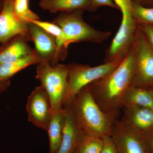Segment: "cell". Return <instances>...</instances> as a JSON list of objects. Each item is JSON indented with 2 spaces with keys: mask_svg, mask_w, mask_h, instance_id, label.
Here are the masks:
<instances>
[{
  "mask_svg": "<svg viewBox=\"0 0 153 153\" xmlns=\"http://www.w3.org/2000/svg\"><path fill=\"white\" fill-rule=\"evenodd\" d=\"M133 47L111 73L89 84L94 101L105 114L113 121L119 119L126 94L134 85Z\"/></svg>",
  "mask_w": 153,
  "mask_h": 153,
  "instance_id": "obj_1",
  "label": "cell"
},
{
  "mask_svg": "<svg viewBox=\"0 0 153 153\" xmlns=\"http://www.w3.org/2000/svg\"><path fill=\"white\" fill-rule=\"evenodd\" d=\"M63 108L80 131L100 137L111 135L113 121L94 101L88 85L68 100Z\"/></svg>",
  "mask_w": 153,
  "mask_h": 153,
  "instance_id": "obj_2",
  "label": "cell"
},
{
  "mask_svg": "<svg viewBox=\"0 0 153 153\" xmlns=\"http://www.w3.org/2000/svg\"><path fill=\"white\" fill-rule=\"evenodd\" d=\"M67 65L41 61L37 64L36 78L50 97L53 111L63 108L68 94Z\"/></svg>",
  "mask_w": 153,
  "mask_h": 153,
  "instance_id": "obj_3",
  "label": "cell"
},
{
  "mask_svg": "<svg viewBox=\"0 0 153 153\" xmlns=\"http://www.w3.org/2000/svg\"><path fill=\"white\" fill-rule=\"evenodd\" d=\"M83 12V10H77L61 13L52 22L63 30L72 43H100L109 38L111 32L96 30L84 22Z\"/></svg>",
  "mask_w": 153,
  "mask_h": 153,
  "instance_id": "obj_4",
  "label": "cell"
},
{
  "mask_svg": "<svg viewBox=\"0 0 153 153\" xmlns=\"http://www.w3.org/2000/svg\"><path fill=\"white\" fill-rule=\"evenodd\" d=\"M120 63H103L94 67L76 63L67 64L68 89L64 104L83 88L111 73Z\"/></svg>",
  "mask_w": 153,
  "mask_h": 153,
  "instance_id": "obj_5",
  "label": "cell"
},
{
  "mask_svg": "<svg viewBox=\"0 0 153 153\" xmlns=\"http://www.w3.org/2000/svg\"><path fill=\"white\" fill-rule=\"evenodd\" d=\"M133 47L135 63L134 85L153 88V48L139 26Z\"/></svg>",
  "mask_w": 153,
  "mask_h": 153,
  "instance_id": "obj_6",
  "label": "cell"
},
{
  "mask_svg": "<svg viewBox=\"0 0 153 153\" xmlns=\"http://www.w3.org/2000/svg\"><path fill=\"white\" fill-rule=\"evenodd\" d=\"M26 109L29 121L47 131L53 110L50 97L41 85L36 87L28 97Z\"/></svg>",
  "mask_w": 153,
  "mask_h": 153,
  "instance_id": "obj_7",
  "label": "cell"
},
{
  "mask_svg": "<svg viewBox=\"0 0 153 153\" xmlns=\"http://www.w3.org/2000/svg\"><path fill=\"white\" fill-rule=\"evenodd\" d=\"M111 137L119 153H147L144 138L121 120L113 121Z\"/></svg>",
  "mask_w": 153,
  "mask_h": 153,
  "instance_id": "obj_8",
  "label": "cell"
},
{
  "mask_svg": "<svg viewBox=\"0 0 153 153\" xmlns=\"http://www.w3.org/2000/svg\"><path fill=\"white\" fill-rule=\"evenodd\" d=\"M14 1L4 0L0 13V43L5 44L19 35L25 36L31 41L28 23L22 22L16 16L13 8Z\"/></svg>",
  "mask_w": 153,
  "mask_h": 153,
  "instance_id": "obj_9",
  "label": "cell"
},
{
  "mask_svg": "<svg viewBox=\"0 0 153 153\" xmlns=\"http://www.w3.org/2000/svg\"><path fill=\"white\" fill-rule=\"evenodd\" d=\"M121 120L134 131L146 137L153 132V110L126 105L123 108Z\"/></svg>",
  "mask_w": 153,
  "mask_h": 153,
  "instance_id": "obj_10",
  "label": "cell"
},
{
  "mask_svg": "<svg viewBox=\"0 0 153 153\" xmlns=\"http://www.w3.org/2000/svg\"><path fill=\"white\" fill-rule=\"evenodd\" d=\"M31 41L35 44L36 52L40 61L57 63V45L55 37L41 27L32 23H28Z\"/></svg>",
  "mask_w": 153,
  "mask_h": 153,
  "instance_id": "obj_11",
  "label": "cell"
},
{
  "mask_svg": "<svg viewBox=\"0 0 153 153\" xmlns=\"http://www.w3.org/2000/svg\"><path fill=\"white\" fill-rule=\"evenodd\" d=\"M28 41L26 37L21 35L9 40L0 50V65L16 61L32 53L34 49L29 46Z\"/></svg>",
  "mask_w": 153,
  "mask_h": 153,
  "instance_id": "obj_12",
  "label": "cell"
},
{
  "mask_svg": "<svg viewBox=\"0 0 153 153\" xmlns=\"http://www.w3.org/2000/svg\"><path fill=\"white\" fill-rule=\"evenodd\" d=\"M67 114V110L64 108L52 113L47 130L49 138V153H56L60 148Z\"/></svg>",
  "mask_w": 153,
  "mask_h": 153,
  "instance_id": "obj_13",
  "label": "cell"
},
{
  "mask_svg": "<svg viewBox=\"0 0 153 153\" xmlns=\"http://www.w3.org/2000/svg\"><path fill=\"white\" fill-rule=\"evenodd\" d=\"M39 6L43 10L54 13L77 10L94 12L90 0H40Z\"/></svg>",
  "mask_w": 153,
  "mask_h": 153,
  "instance_id": "obj_14",
  "label": "cell"
},
{
  "mask_svg": "<svg viewBox=\"0 0 153 153\" xmlns=\"http://www.w3.org/2000/svg\"><path fill=\"white\" fill-rule=\"evenodd\" d=\"M80 134V131L67 111L62 141L56 153H74L76 152Z\"/></svg>",
  "mask_w": 153,
  "mask_h": 153,
  "instance_id": "obj_15",
  "label": "cell"
},
{
  "mask_svg": "<svg viewBox=\"0 0 153 153\" xmlns=\"http://www.w3.org/2000/svg\"><path fill=\"white\" fill-rule=\"evenodd\" d=\"M40 60L37 52L34 51L30 55L16 60L0 65V81L9 80L12 76L27 68L28 66L38 64Z\"/></svg>",
  "mask_w": 153,
  "mask_h": 153,
  "instance_id": "obj_16",
  "label": "cell"
},
{
  "mask_svg": "<svg viewBox=\"0 0 153 153\" xmlns=\"http://www.w3.org/2000/svg\"><path fill=\"white\" fill-rule=\"evenodd\" d=\"M126 105H135L153 110V94L149 88L132 85L124 100L123 107Z\"/></svg>",
  "mask_w": 153,
  "mask_h": 153,
  "instance_id": "obj_17",
  "label": "cell"
},
{
  "mask_svg": "<svg viewBox=\"0 0 153 153\" xmlns=\"http://www.w3.org/2000/svg\"><path fill=\"white\" fill-rule=\"evenodd\" d=\"M80 136L76 150L77 153L101 152L103 144L102 138L88 134L80 131Z\"/></svg>",
  "mask_w": 153,
  "mask_h": 153,
  "instance_id": "obj_18",
  "label": "cell"
},
{
  "mask_svg": "<svg viewBox=\"0 0 153 153\" xmlns=\"http://www.w3.org/2000/svg\"><path fill=\"white\" fill-rule=\"evenodd\" d=\"M131 13L137 25L153 26V7H144L133 1Z\"/></svg>",
  "mask_w": 153,
  "mask_h": 153,
  "instance_id": "obj_19",
  "label": "cell"
},
{
  "mask_svg": "<svg viewBox=\"0 0 153 153\" xmlns=\"http://www.w3.org/2000/svg\"><path fill=\"white\" fill-rule=\"evenodd\" d=\"M13 8L17 17L25 23L40 20L38 15L29 8V0H14Z\"/></svg>",
  "mask_w": 153,
  "mask_h": 153,
  "instance_id": "obj_20",
  "label": "cell"
},
{
  "mask_svg": "<svg viewBox=\"0 0 153 153\" xmlns=\"http://www.w3.org/2000/svg\"><path fill=\"white\" fill-rule=\"evenodd\" d=\"M102 138L103 144L100 153H119L110 136H105Z\"/></svg>",
  "mask_w": 153,
  "mask_h": 153,
  "instance_id": "obj_21",
  "label": "cell"
},
{
  "mask_svg": "<svg viewBox=\"0 0 153 153\" xmlns=\"http://www.w3.org/2000/svg\"><path fill=\"white\" fill-rule=\"evenodd\" d=\"M90 1L94 11L102 6H107L118 10L113 0H90Z\"/></svg>",
  "mask_w": 153,
  "mask_h": 153,
  "instance_id": "obj_22",
  "label": "cell"
},
{
  "mask_svg": "<svg viewBox=\"0 0 153 153\" xmlns=\"http://www.w3.org/2000/svg\"><path fill=\"white\" fill-rule=\"evenodd\" d=\"M138 26L153 48V26L146 25H139Z\"/></svg>",
  "mask_w": 153,
  "mask_h": 153,
  "instance_id": "obj_23",
  "label": "cell"
},
{
  "mask_svg": "<svg viewBox=\"0 0 153 153\" xmlns=\"http://www.w3.org/2000/svg\"><path fill=\"white\" fill-rule=\"evenodd\" d=\"M144 139L147 153H153V132Z\"/></svg>",
  "mask_w": 153,
  "mask_h": 153,
  "instance_id": "obj_24",
  "label": "cell"
},
{
  "mask_svg": "<svg viewBox=\"0 0 153 153\" xmlns=\"http://www.w3.org/2000/svg\"><path fill=\"white\" fill-rule=\"evenodd\" d=\"M132 1L144 7H153V0H132Z\"/></svg>",
  "mask_w": 153,
  "mask_h": 153,
  "instance_id": "obj_25",
  "label": "cell"
},
{
  "mask_svg": "<svg viewBox=\"0 0 153 153\" xmlns=\"http://www.w3.org/2000/svg\"><path fill=\"white\" fill-rule=\"evenodd\" d=\"M10 82V80L0 81V93L4 92L8 88Z\"/></svg>",
  "mask_w": 153,
  "mask_h": 153,
  "instance_id": "obj_26",
  "label": "cell"
},
{
  "mask_svg": "<svg viewBox=\"0 0 153 153\" xmlns=\"http://www.w3.org/2000/svg\"><path fill=\"white\" fill-rule=\"evenodd\" d=\"M4 0H0V13L4 7Z\"/></svg>",
  "mask_w": 153,
  "mask_h": 153,
  "instance_id": "obj_27",
  "label": "cell"
},
{
  "mask_svg": "<svg viewBox=\"0 0 153 153\" xmlns=\"http://www.w3.org/2000/svg\"><path fill=\"white\" fill-rule=\"evenodd\" d=\"M150 89L151 90V91H152V92L153 94V88H150Z\"/></svg>",
  "mask_w": 153,
  "mask_h": 153,
  "instance_id": "obj_28",
  "label": "cell"
},
{
  "mask_svg": "<svg viewBox=\"0 0 153 153\" xmlns=\"http://www.w3.org/2000/svg\"><path fill=\"white\" fill-rule=\"evenodd\" d=\"M74 153H77V152H74Z\"/></svg>",
  "mask_w": 153,
  "mask_h": 153,
  "instance_id": "obj_29",
  "label": "cell"
},
{
  "mask_svg": "<svg viewBox=\"0 0 153 153\" xmlns=\"http://www.w3.org/2000/svg\"><path fill=\"white\" fill-rule=\"evenodd\" d=\"M11 1H14V0H11Z\"/></svg>",
  "mask_w": 153,
  "mask_h": 153,
  "instance_id": "obj_30",
  "label": "cell"
}]
</instances>
